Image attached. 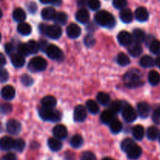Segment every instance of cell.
Instances as JSON below:
<instances>
[{"label":"cell","mask_w":160,"mask_h":160,"mask_svg":"<svg viewBox=\"0 0 160 160\" xmlns=\"http://www.w3.org/2000/svg\"><path fill=\"white\" fill-rule=\"evenodd\" d=\"M39 116L42 120L55 123L59 122L62 118V114L59 111L45 107H42L39 109Z\"/></svg>","instance_id":"277c9868"},{"label":"cell","mask_w":160,"mask_h":160,"mask_svg":"<svg viewBox=\"0 0 160 160\" xmlns=\"http://www.w3.org/2000/svg\"><path fill=\"white\" fill-rule=\"evenodd\" d=\"M115 113L111 112L110 110H104L100 116V120L104 124H110L115 120Z\"/></svg>","instance_id":"2e32d148"},{"label":"cell","mask_w":160,"mask_h":160,"mask_svg":"<svg viewBox=\"0 0 160 160\" xmlns=\"http://www.w3.org/2000/svg\"><path fill=\"white\" fill-rule=\"evenodd\" d=\"M95 39L92 34H88L84 38V44L87 47H92L95 45Z\"/></svg>","instance_id":"681fc988"},{"label":"cell","mask_w":160,"mask_h":160,"mask_svg":"<svg viewBox=\"0 0 160 160\" xmlns=\"http://www.w3.org/2000/svg\"><path fill=\"white\" fill-rule=\"evenodd\" d=\"M97 100L102 106H109L110 102V96L105 92H99L97 95Z\"/></svg>","instance_id":"d6a6232c"},{"label":"cell","mask_w":160,"mask_h":160,"mask_svg":"<svg viewBox=\"0 0 160 160\" xmlns=\"http://www.w3.org/2000/svg\"><path fill=\"white\" fill-rule=\"evenodd\" d=\"M13 50H14V47L13 45H12V44L8 43L5 45V51H6V52L7 53L8 55L12 54Z\"/></svg>","instance_id":"9f6ffc18"},{"label":"cell","mask_w":160,"mask_h":160,"mask_svg":"<svg viewBox=\"0 0 160 160\" xmlns=\"http://www.w3.org/2000/svg\"><path fill=\"white\" fill-rule=\"evenodd\" d=\"M134 144H135V142H134L131 138H126L121 142L120 147H121V149L123 150L124 152H126L128 151L132 145H134Z\"/></svg>","instance_id":"b9f144b4"},{"label":"cell","mask_w":160,"mask_h":160,"mask_svg":"<svg viewBox=\"0 0 160 160\" xmlns=\"http://www.w3.org/2000/svg\"><path fill=\"white\" fill-rule=\"evenodd\" d=\"M142 77V73L138 70L133 69L125 73L123 80H124L127 87L130 88H135L141 87L144 84Z\"/></svg>","instance_id":"6da1fadb"},{"label":"cell","mask_w":160,"mask_h":160,"mask_svg":"<svg viewBox=\"0 0 160 160\" xmlns=\"http://www.w3.org/2000/svg\"><path fill=\"white\" fill-rule=\"evenodd\" d=\"M152 120L155 123L160 125V106L156 107L153 111Z\"/></svg>","instance_id":"7dc6e473"},{"label":"cell","mask_w":160,"mask_h":160,"mask_svg":"<svg viewBox=\"0 0 160 160\" xmlns=\"http://www.w3.org/2000/svg\"><path fill=\"white\" fill-rule=\"evenodd\" d=\"M133 38L134 39V41L138 42H142L144 41H145L146 38V36H145V32H144L141 29H135L133 31Z\"/></svg>","instance_id":"74e56055"},{"label":"cell","mask_w":160,"mask_h":160,"mask_svg":"<svg viewBox=\"0 0 160 160\" xmlns=\"http://www.w3.org/2000/svg\"><path fill=\"white\" fill-rule=\"evenodd\" d=\"M14 142L15 140L12 138L10 137H7V136H5V137L2 138L1 139V148L4 151H9V150L12 149L14 148Z\"/></svg>","instance_id":"d6986e66"},{"label":"cell","mask_w":160,"mask_h":160,"mask_svg":"<svg viewBox=\"0 0 160 160\" xmlns=\"http://www.w3.org/2000/svg\"><path fill=\"white\" fill-rule=\"evenodd\" d=\"M159 135V130L156 127H150L147 131V138L151 141L156 140Z\"/></svg>","instance_id":"836d02e7"},{"label":"cell","mask_w":160,"mask_h":160,"mask_svg":"<svg viewBox=\"0 0 160 160\" xmlns=\"http://www.w3.org/2000/svg\"><path fill=\"white\" fill-rule=\"evenodd\" d=\"M53 134L58 139H65L67 137V129L65 126L62 124H58L53 128Z\"/></svg>","instance_id":"9a60e30c"},{"label":"cell","mask_w":160,"mask_h":160,"mask_svg":"<svg viewBox=\"0 0 160 160\" xmlns=\"http://www.w3.org/2000/svg\"><path fill=\"white\" fill-rule=\"evenodd\" d=\"M12 107L11 106V104L9 103H4V104L2 105V107H1V110L2 112L4 114L6 113H9V112L12 111Z\"/></svg>","instance_id":"816d5d0a"},{"label":"cell","mask_w":160,"mask_h":160,"mask_svg":"<svg viewBox=\"0 0 160 160\" xmlns=\"http://www.w3.org/2000/svg\"><path fill=\"white\" fill-rule=\"evenodd\" d=\"M39 30L42 34H45L51 39H58L62 35V29L59 26L56 25L41 24Z\"/></svg>","instance_id":"3957f363"},{"label":"cell","mask_w":160,"mask_h":160,"mask_svg":"<svg viewBox=\"0 0 160 160\" xmlns=\"http://www.w3.org/2000/svg\"><path fill=\"white\" fill-rule=\"evenodd\" d=\"M120 18L123 23H131L133 20V13L131 9H127V8L121 9V11L120 12Z\"/></svg>","instance_id":"7402d4cb"},{"label":"cell","mask_w":160,"mask_h":160,"mask_svg":"<svg viewBox=\"0 0 160 160\" xmlns=\"http://www.w3.org/2000/svg\"><path fill=\"white\" fill-rule=\"evenodd\" d=\"M132 134L134 138L138 141H141L145 136V130L141 125H137L132 129Z\"/></svg>","instance_id":"f1b7e54d"},{"label":"cell","mask_w":160,"mask_h":160,"mask_svg":"<svg viewBox=\"0 0 160 160\" xmlns=\"http://www.w3.org/2000/svg\"><path fill=\"white\" fill-rule=\"evenodd\" d=\"M47 62L40 56H36L31 59L28 64V69L31 72H42L46 69Z\"/></svg>","instance_id":"5b68a950"},{"label":"cell","mask_w":160,"mask_h":160,"mask_svg":"<svg viewBox=\"0 0 160 160\" xmlns=\"http://www.w3.org/2000/svg\"><path fill=\"white\" fill-rule=\"evenodd\" d=\"M81 34V30L80 27L76 23H70L67 28V34L70 38H78Z\"/></svg>","instance_id":"4fadbf2b"},{"label":"cell","mask_w":160,"mask_h":160,"mask_svg":"<svg viewBox=\"0 0 160 160\" xmlns=\"http://www.w3.org/2000/svg\"><path fill=\"white\" fill-rule=\"evenodd\" d=\"M28 48H29L30 53H31V54H36L39 51V48H40V45H39L38 42H35L34 40L29 41L28 42Z\"/></svg>","instance_id":"60d3db41"},{"label":"cell","mask_w":160,"mask_h":160,"mask_svg":"<svg viewBox=\"0 0 160 160\" xmlns=\"http://www.w3.org/2000/svg\"><path fill=\"white\" fill-rule=\"evenodd\" d=\"M88 6L92 10L95 11L99 9L100 6H101V3H100L99 0H88Z\"/></svg>","instance_id":"c3c4849f"},{"label":"cell","mask_w":160,"mask_h":160,"mask_svg":"<svg viewBox=\"0 0 160 160\" xmlns=\"http://www.w3.org/2000/svg\"><path fill=\"white\" fill-rule=\"evenodd\" d=\"M31 27L29 23H25V22H21L17 26V31L20 34L23 36L29 35L31 33Z\"/></svg>","instance_id":"484cf974"},{"label":"cell","mask_w":160,"mask_h":160,"mask_svg":"<svg viewBox=\"0 0 160 160\" xmlns=\"http://www.w3.org/2000/svg\"><path fill=\"white\" fill-rule=\"evenodd\" d=\"M148 81L152 86H156L160 83V74L156 70H152L148 73Z\"/></svg>","instance_id":"f546056e"},{"label":"cell","mask_w":160,"mask_h":160,"mask_svg":"<svg viewBox=\"0 0 160 160\" xmlns=\"http://www.w3.org/2000/svg\"><path fill=\"white\" fill-rule=\"evenodd\" d=\"M48 148L53 152H58L62 148V142L59 141V139L54 138H51L48 140Z\"/></svg>","instance_id":"603a6c76"},{"label":"cell","mask_w":160,"mask_h":160,"mask_svg":"<svg viewBox=\"0 0 160 160\" xmlns=\"http://www.w3.org/2000/svg\"><path fill=\"white\" fill-rule=\"evenodd\" d=\"M12 18L15 21L18 22V23H21L26 19V13L21 8H17L12 12Z\"/></svg>","instance_id":"83f0119b"},{"label":"cell","mask_w":160,"mask_h":160,"mask_svg":"<svg viewBox=\"0 0 160 160\" xmlns=\"http://www.w3.org/2000/svg\"><path fill=\"white\" fill-rule=\"evenodd\" d=\"M0 78H1V81L2 83L6 82V81H8L9 79V73L6 71L5 69L2 68L1 70V75H0Z\"/></svg>","instance_id":"f5cc1de1"},{"label":"cell","mask_w":160,"mask_h":160,"mask_svg":"<svg viewBox=\"0 0 160 160\" xmlns=\"http://www.w3.org/2000/svg\"><path fill=\"white\" fill-rule=\"evenodd\" d=\"M122 116L123 119L128 123H132L137 118V112L134 110L133 107H131L129 105H127L123 108L122 110Z\"/></svg>","instance_id":"52a82bcc"},{"label":"cell","mask_w":160,"mask_h":160,"mask_svg":"<svg viewBox=\"0 0 160 160\" xmlns=\"http://www.w3.org/2000/svg\"><path fill=\"white\" fill-rule=\"evenodd\" d=\"M86 106H87L88 110L89 112L92 114H97L99 112V106L93 100H88L86 102Z\"/></svg>","instance_id":"8d00e7d4"},{"label":"cell","mask_w":160,"mask_h":160,"mask_svg":"<svg viewBox=\"0 0 160 160\" xmlns=\"http://www.w3.org/2000/svg\"><path fill=\"white\" fill-rule=\"evenodd\" d=\"M95 20L98 25L106 28H114L116 25V20L113 16L106 10H101L96 12Z\"/></svg>","instance_id":"7a4b0ae2"},{"label":"cell","mask_w":160,"mask_h":160,"mask_svg":"<svg viewBox=\"0 0 160 160\" xmlns=\"http://www.w3.org/2000/svg\"><path fill=\"white\" fill-rule=\"evenodd\" d=\"M137 110L138 115L142 118L145 119L149 116L151 107H150L148 103L145 102H139L137 105Z\"/></svg>","instance_id":"8fae6325"},{"label":"cell","mask_w":160,"mask_h":160,"mask_svg":"<svg viewBox=\"0 0 160 160\" xmlns=\"http://www.w3.org/2000/svg\"><path fill=\"white\" fill-rule=\"evenodd\" d=\"M89 12L87 9H81L76 12V15H75V17H76L77 20H78L79 23H83V24H85L88 22L89 20Z\"/></svg>","instance_id":"e0dca14e"},{"label":"cell","mask_w":160,"mask_h":160,"mask_svg":"<svg viewBox=\"0 0 160 160\" xmlns=\"http://www.w3.org/2000/svg\"><path fill=\"white\" fill-rule=\"evenodd\" d=\"M56 14V10L52 7H46L42 11V17L45 20H54Z\"/></svg>","instance_id":"d4e9b609"},{"label":"cell","mask_w":160,"mask_h":160,"mask_svg":"<svg viewBox=\"0 0 160 160\" xmlns=\"http://www.w3.org/2000/svg\"><path fill=\"white\" fill-rule=\"evenodd\" d=\"M128 158L130 159H138L142 154V149L140 146L134 144L126 152Z\"/></svg>","instance_id":"7c38bea8"},{"label":"cell","mask_w":160,"mask_h":160,"mask_svg":"<svg viewBox=\"0 0 160 160\" xmlns=\"http://www.w3.org/2000/svg\"><path fill=\"white\" fill-rule=\"evenodd\" d=\"M102 160H114V159H111V158H104V159H102Z\"/></svg>","instance_id":"e7e4bbea"},{"label":"cell","mask_w":160,"mask_h":160,"mask_svg":"<svg viewBox=\"0 0 160 160\" xmlns=\"http://www.w3.org/2000/svg\"><path fill=\"white\" fill-rule=\"evenodd\" d=\"M109 128H110V131L112 134H118V133H120L121 131L122 128H123V125H122L121 122L120 120L115 119L109 124Z\"/></svg>","instance_id":"d590c367"},{"label":"cell","mask_w":160,"mask_h":160,"mask_svg":"<svg viewBox=\"0 0 160 160\" xmlns=\"http://www.w3.org/2000/svg\"><path fill=\"white\" fill-rule=\"evenodd\" d=\"M81 160H96L95 154L92 153V152H84L82 155H81Z\"/></svg>","instance_id":"f907efd6"},{"label":"cell","mask_w":160,"mask_h":160,"mask_svg":"<svg viewBox=\"0 0 160 160\" xmlns=\"http://www.w3.org/2000/svg\"><path fill=\"white\" fill-rule=\"evenodd\" d=\"M67 15L63 12H56L54 18V22L57 25H65L67 22Z\"/></svg>","instance_id":"1f68e13d"},{"label":"cell","mask_w":160,"mask_h":160,"mask_svg":"<svg viewBox=\"0 0 160 160\" xmlns=\"http://www.w3.org/2000/svg\"><path fill=\"white\" fill-rule=\"evenodd\" d=\"M156 65L160 69V55L158 56V57L156 59Z\"/></svg>","instance_id":"be15d7a7"},{"label":"cell","mask_w":160,"mask_h":160,"mask_svg":"<svg viewBox=\"0 0 160 160\" xmlns=\"http://www.w3.org/2000/svg\"><path fill=\"white\" fill-rule=\"evenodd\" d=\"M159 142H160V135H159Z\"/></svg>","instance_id":"03108f58"},{"label":"cell","mask_w":160,"mask_h":160,"mask_svg":"<svg viewBox=\"0 0 160 160\" xmlns=\"http://www.w3.org/2000/svg\"><path fill=\"white\" fill-rule=\"evenodd\" d=\"M117 61L118 62L119 65L122 66V67H125V66H128V64H130V59L128 56H127L125 53L120 52L119 53L118 56H117Z\"/></svg>","instance_id":"f35d334b"},{"label":"cell","mask_w":160,"mask_h":160,"mask_svg":"<svg viewBox=\"0 0 160 160\" xmlns=\"http://www.w3.org/2000/svg\"><path fill=\"white\" fill-rule=\"evenodd\" d=\"M56 99L52 95H47L42 99V105L43 107L53 109L56 105Z\"/></svg>","instance_id":"cb8c5ba5"},{"label":"cell","mask_w":160,"mask_h":160,"mask_svg":"<svg viewBox=\"0 0 160 160\" xmlns=\"http://www.w3.org/2000/svg\"><path fill=\"white\" fill-rule=\"evenodd\" d=\"M148 10L145 7H139L135 11V17L138 21L145 22L148 19Z\"/></svg>","instance_id":"44dd1931"},{"label":"cell","mask_w":160,"mask_h":160,"mask_svg":"<svg viewBox=\"0 0 160 160\" xmlns=\"http://www.w3.org/2000/svg\"><path fill=\"white\" fill-rule=\"evenodd\" d=\"M112 5L116 9H123L126 8L127 5H128V1L127 0H113Z\"/></svg>","instance_id":"f6af8a7d"},{"label":"cell","mask_w":160,"mask_h":160,"mask_svg":"<svg viewBox=\"0 0 160 160\" xmlns=\"http://www.w3.org/2000/svg\"><path fill=\"white\" fill-rule=\"evenodd\" d=\"M87 118V110L82 105H78L75 107L73 112V119L76 122L81 123L84 121Z\"/></svg>","instance_id":"9c48e42d"},{"label":"cell","mask_w":160,"mask_h":160,"mask_svg":"<svg viewBox=\"0 0 160 160\" xmlns=\"http://www.w3.org/2000/svg\"><path fill=\"white\" fill-rule=\"evenodd\" d=\"M123 104L121 102L118 101V100L113 101L109 105V109L115 114L119 113L120 111L123 110Z\"/></svg>","instance_id":"e575fe53"},{"label":"cell","mask_w":160,"mask_h":160,"mask_svg":"<svg viewBox=\"0 0 160 160\" xmlns=\"http://www.w3.org/2000/svg\"><path fill=\"white\" fill-rule=\"evenodd\" d=\"M45 52L48 57L53 60L62 61L63 59V53L62 50L56 45H48Z\"/></svg>","instance_id":"8992f818"},{"label":"cell","mask_w":160,"mask_h":160,"mask_svg":"<svg viewBox=\"0 0 160 160\" xmlns=\"http://www.w3.org/2000/svg\"><path fill=\"white\" fill-rule=\"evenodd\" d=\"M17 51H18V53L21 54L22 56H27L30 54L29 48H28V44L24 43H20V45L17 46Z\"/></svg>","instance_id":"ee69618b"},{"label":"cell","mask_w":160,"mask_h":160,"mask_svg":"<svg viewBox=\"0 0 160 160\" xmlns=\"http://www.w3.org/2000/svg\"><path fill=\"white\" fill-rule=\"evenodd\" d=\"M61 3H62V0H52V5L53 6H60Z\"/></svg>","instance_id":"94428289"},{"label":"cell","mask_w":160,"mask_h":160,"mask_svg":"<svg viewBox=\"0 0 160 160\" xmlns=\"http://www.w3.org/2000/svg\"><path fill=\"white\" fill-rule=\"evenodd\" d=\"M28 9L30 12L34 13V12H35V11L37 10V5H36V3L34 2H29L28 4Z\"/></svg>","instance_id":"11a10c76"},{"label":"cell","mask_w":160,"mask_h":160,"mask_svg":"<svg viewBox=\"0 0 160 160\" xmlns=\"http://www.w3.org/2000/svg\"><path fill=\"white\" fill-rule=\"evenodd\" d=\"M70 145L74 148H78L81 147L84 143V139L80 134H75L70 139Z\"/></svg>","instance_id":"4dcf8cb0"},{"label":"cell","mask_w":160,"mask_h":160,"mask_svg":"<svg viewBox=\"0 0 160 160\" xmlns=\"http://www.w3.org/2000/svg\"><path fill=\"white\" fill-rule=\"evenodd\" d=\"M39 1L43 4H52V0H39Z\"/></svg>","instance_id":"6125c7cd"},{"label":"cell","mask_w":160,"mask_h":160,"mask_svg":"<svg viewBox=\"0 0 160 160\" xmlns=\"http://www.w3.org/2000/svg\"><path fill=\"white\" fill-rule=\"evenodd\" d=\"M149 50L152 53L155 55H160V41L154 40L150 43L149 45Z\"/></svg>","instance_id":"ab89813d"},{"label":"cell","mask_w":160,"mask_h":160,"mask_svg":"<svg viewBox=\"0 0 160 160\" xmlns=\"http://www.w3.org/2000/svg\"><path fill=\"white\" fill-rule=\"evenodd\" d=\"M119 43L123 46H128L133 42V36L128 31H120L117 36Z\"/></svg>","instance_id":"30bf717a"},{"label":"cell","mask_w":160,"mask_h":160,"mask_svg":"<svg viewBox=\"0 0 160 160\" xmlns=\"http://www.w3.org/2000/svg\"><path fill=\"white\" fill-rule=\"evenodd\" d=\"M25 146H26V144H25V142L21 138L16 139L15 142H14V149L17 152H21L23 151V149L25 148Z\"/></svg>","instance_id":"7bdbcfd3"},{"label":"cell","mask_w":160,"mask_h":160,"mask_svg":"<svg viewBox=\"0 0 160 160\" xmlns=\"http://www.w3.org/2000/svg\"><path fill=\"white\" fill-rule=\"evenodd\" d=\"M11 62L16 68H20L25 63L24 56H22L20 53H16L11 56Z\"/></svg>","instance_id":"ffe728a7"},{"label":"cell","mask_w":160,"mask_h":160,"mask_svg":"<svg viewBox=\"0 0 160 160\" xmlns=\"http://www.w3.org/2000/svg\"><path fill=\"white\" fill-rule=\"evenodd\" d=\"M128 52L134 57L139 56L142 52V47L141 45V42L134 41L128 45Z\"/></svg>","instance_id":"5bb4252c"},{"label":"cell","mask_w":160,"mask_h":160,"mask_svg":"<svg viewBox=\"0 0 160 160\" xmlns=\"http://www.w3.org/2000/svg\"><path fill=\"white\" fill-rule=\"evenodd\" d=\"M15 88L11 85H6L2 89V97L6 100H11L15 97Z\"/></svg>","instance_id":"ac0fdd59"},{"label":"cell","mask_w":160,"mask_h":160,"mask_svg":"<svg viewBox=\"0 0 160 160\" xmlns=\"http://www.w3.org/2000/svg\"><path fill=\"white\" fill-rule=\"evenodd\" d=\"M156 60L150 56H144L140 60V65L144 68H150L154 67Z\"/></svg>","instance_id":"4316f807"},{"label":"cell","mask_w":160,"mask_h":160,"mask_svg":"<svg viewBox=\"0 0 160 160\" xmlns=\"http://www.w3.org/2000/svg\"><path fill=\"white\" fill-rule=\"evenodd\" d=\"M6 131L11 135H17L20 134V131H21V124L19 121L17 120H9L6 123Z\"/></svg>","instance_id":"ba28073f"},{"label":"cell","mask_w":160,"mask_h":160,"mask_svg":"<svg viewBox=\"0 0 160 160\" xmlns=\"http://www.w3.org/2000/svg\"><path fill=\"white\" fill-rule=\"evenodd\" d=\"M39 45H40V48H42V51H45V49H46L47 46H48V44H47V42L46 41H41L40 42H39Z\"/></svg>","instance_id":"680465c9"},{"label":"cell","mask_w":160,"mask_h":160,"mask_svg":"<svg viewBox=\"0 0 160 160\" xmlns=\"http://www.w3.org/2000/svg\"><path fill=\"white\" fill-rule=\"evenodd\" d=\"M21 82L23 85L28 87V86H31V84H33L34 80H33V78H31V76H29V75L23 74V76L21 77Z\"/></svg>","instance_id":"bcb514c9"},{"label":"cell","mask_w":160,"mask_h":160,"mask_svg":"<svg viewBox=\"0 0 160 160\" xmlns=\"http://www.w3.org/2000/svg\"><path fill=\"white\" fill-rule=\"evenodd\" d=\"M2 159L3 160H17V156H16L14 153L9 152L3 156Z\"/></svg>","instance_id":"db71d44e"},{"label":"cell","mask_w":160,"mask_h":160,"mask_svg":"<svg viewBox=\"0 0 160 160\" xmlns=\"http://www.w3.org/2000/svg\"><path fill=\"white\" fill-rule=\"evenodd\" d=\"M88 0H78V6L79 7L84 8V6H88Z\"/></svg>","instance_id":"6f0895ef"},{"label":"cell","mask_w":160,"mask_h":160,"mask_svg":"<svg viewBox=\"0 0 160 160\" xmlns=\"http://www.w3.org/2000/svg\"><path fill=\"white\" fill-rule=\"evenodd\" d=\"M6 63V58H5L4 55L0 54V67H1V68H3V67H4Z\"/></svg>","instance_id":"91938a15"}]
</instances>
